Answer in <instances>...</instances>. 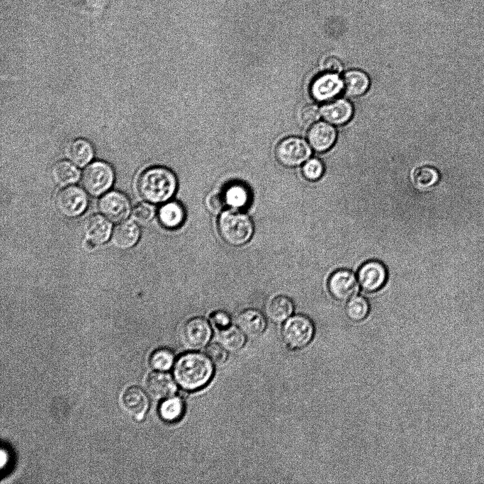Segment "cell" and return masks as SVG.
<instances>
[{
	"instance_id": "6da1fadb",
	"label": "cell",
	"mask_w": 484,
	"mask_h": 484,
	"mask_svg": "<svg viewBox=\"0 0 484 484\" xmlns=\"http://www.w3.org/2000/svg\"><path fill=\"white\" fill-rule=\"evenodd\" d=\"M208 356L198 352L181 355L174 366L176 383L183 389L193 391L206 386L211 380L214 368Z\"/></svg>"
},
{
	"instance_id": "7a4b0ae2",
	"label": "cell",
	"mask_w": 484,
	"mask_h": 484,
	"mask_svg": "<svg viewBox=\"0 0 484 484\" xmlns=\"http://www.w3.org/2000/svg\"><path fill=\"white\" fill-rule=\"evenodd\" d=\"M176 187L174 174L162 167L147 169L137 179L139 193L146 201L152 203L167 202L173 196Z\"/></svg>"
},
{
	"instance_id": "3957f363",
	"label": "cell",
	"mask_w": 484,
	"mask_h": 484,
	"mask_svg": "<svg viewBox=\"0 0 484 484\" xmlns=\"http://www.w3.org/2000/svg\"><path fill=\"white\" fill-rule=\"evenodd\" d=\"M218 229L222 239L233 247L242 246L249 241L254 232L250 217L240 210L223 211L218 220Z\"/></svg>"
},
{
	"instance_id": "277c9868",
	"label": "cell",
	"mask_w": 484,
	"mask_h": 484,
	"mask_svg": "<svg viewBox=\"0 0 484 484\" xmlns=\"http://www.w3.org/2000/svg\"><path fill=\"white\" fill-rule=\"evenodd\" d=\"M315 331L311 319L303 315H295L284 322L281 334L287 347L298 351L308 347L313 342Z\"/></svg>"
},
{
	"instance_id": "5b68a950",
	"label": "cell",
	"mask_w": 484,
	"mask_h": 484,
	"mask_svg": "<svg viewBox=\"0 0 484 484\" xmlns=\"http://www.w3.org/2000/svg\"><path fill=\"white\" fill-rule=\"evenodd\" d=\"M114 172L112 167L103 161H94L89 164L81 176L84 189L92 196H99L106 193L112 186Z\"/></svg>"
},
{
	"instance_id": "8992f818",
	"label": "cell",
	"mask_w": 484,
	"mask_h": 484,
	"mask_svg": "<svg viewBox=\"0 0 484 484\" xmlns=\"http://www.w3.org/2000/svg\"><path fill=\"white\" fill-rule=\"evenodd\" d=\"M58 212L67 218H74L86 210L89 198L86 191L77 186H67L57 193L55 199Z\"/></svg>"
},
{
	"instance_id": "52a82bcc",
	"label": "cell",
	"mask_w": 484,
	"mask_h": 484,
	"mask_svg": "<svg viewBox=\"0 0 484 484\" xmlns=\"http://www.w3.org/2000/svg\"><path fill=\"white\" fill-rule=\"evenodd\" d=\"M275 154L279 163L292 167L305 162L311 154V150L303 139L290 137L279 142Z\"/></svg>"
},
{
	"instance_id": "ba28073f",
	"label": "cell",
	"mask_w": 484,
	"mask_h": 484,
	"mask_svg": "<svg viewBox=\"0 0 484 484\" xmlns=\"http://www.w3.org/2000/svg\"><path fill=\"white\" fill-rule=\"evenodd\" d=\"M212 330L208 322L203 317H194L183 325L180 338L184 347L197 350L204 347L210 341Z\"/></svg>"
},
{
	"instance_id": "9c48e42d",
	"label": "cell",
	"mask_w": 484,
	"mask_h": 484,
	"mask_svg": "<svg viewBox=\"0 0 484 484\" xmlns=\"http://www.w3.org/2000/svg\"><path fill=\"white\" fill-rule=\"evenodd\" d=\"M130 206L126 195L118 191L105 193L99 201L101 213L115 223L123 221L129 216Z\"/></svg>"
},
{
	"instance_id": "30bf717a",
	"label": "cell",
	"mask_w": 484,
	"mask_h": 484,
	"mask_svg": "<svg viewBox=\"0 0 484 484\" xmlns=\"http://www.w3.org/2000/svg\"><path fill=\"white\" fill-rule=\"evenodd\" d=\"M327 286L330 295L340 301L351 299L356 296L359 291L356 276L349 269H339L332 274Z\"/></svg>"
},
{
	"instance_id": "8fae6325",
	"label": "cell",
	"mask_w": 484,
	"mask_h": 484,
	"mask_svg": "<svg viewBox=\"0 0 484 484\" xmlns=\"http://www.w3.org/2000/svg\"><path fill=\"white\" fill-rule=\"evenodd\" d=\"M113 227L111 220L103 215L89 216L83 227L86 244L91 247L106 243L111 237Z\"/></svg>"
},
{
	"instance_id": "7c38bea8",
	"label": "cell",
	"mask_w": 484,
	"mask_h": 484,
	"mask_svg": "<svg viewBox=\"0 0 484 484\" xmlns=\"http://www.w3.org/2000/svg\"><path fill=\"white\" fill-rule=\"evenodd\" d=\"M358 281L363 290L375 292L385 285L388 272L385 265L376 260L364 263L358 270Z\"/></svg>"
},
{
	"instance_id": "4fadbf2b",
	"label": "cell",
	"mask_w": 484,
	"mask_h": 484,
	"mask_svg": "<svg viewBox=\"0 0 484 484\" xmlns=\"http://www.w3.org/2000/svg\"><path fill=\"white\" fill-rule=\"evenodd\" d=\"M342 89V79L337 74L326 72L313 81L310 94L317 101H327L339 95Z\"/></svg>"
},
{
	"instance_id": "5bb4252c",
	"label": "cell",
	"mask_w": 484,
	"mask_h": 484,
	"mask_svg": "<svg viewBox=\"0 0 484 484\" xmlns=\"http://www.w3.org/2000/svg\"><path fill=\"white\" fill-rule=\"evenodd\" d=\"M146 388L152 398L162 400L174 395L176 391V384L171 375L159 371L152 372L148 376Z\"/></svg>"
},
{
	"instance_id": "9a60e30c",
	"label": "cell",
	"mask_w": 484,
	"mask_h": 484,
	"mask_svg": "<svg viewBox=\"0 0 484 484\" xmlns=\"http://www.w3.org/2000/svg\"><path fill=\"white\" fill-rule=\"evenodd\" d=\"M140 237V230L137 224L131 220H123L113 230L111 241L116 248L126 250L133 247Z\"/></svg>"
},
{
	"instance_id": "2e32d148",
	"label": "cell",
	"mask_w": 484,
	"mask_h": 484,
	"mask_svg": "<svg viewBox=\"0 0 484 484\" xmlns=\"http://www.w3.org/2000/svg\"><path fill=\"white\" fill-rule=\"evenodd\" d=\"M335 129L329 123L319 122L313 124L308 133V140L316 152L329 150L336 140Z\"/></svg>"
},
{
	"instance_id": "e0dca14e",
	"label": "cell",
	"mask_w": 484,
	"mask_h": 484,
	"mask_svg": "<svg viewBox=\"0 0 484 484\" xmlns=\"http://www.w3.org/2000/svg\"><path fill=\"white\" fill-rule=\"evenodd\" d=\"M237 324L242 332L251 338L260 336L266 327L264 315L258 310L253 308L242 311L237 318Z\"/></svg>"
},
{
	"instance_id": "ac0fdd59",
	"label": "cell",
	"mask_w": 484,
	"mask_h": 484,
	"mask_svg": "<svg viewBox=\"0 0 484 484\" xmlns=\"http://www.w3.org/2000/svg\"><path fill=\"white\" fill-rule=\"evenodd\" d=\"M126 412L137 420H141L148 410L150 401L146 393L138 387L129 388L123 395Z\"/></svg>"
},
{
	"instance_id": "d6986e66",
	"label": "cell",
	"mask_w": 484,
	"mask_h": 484,
	"mask_svg": "<svg viewBox=\"0 0 484 484\" xmlns=\"http://www.w3.org/2000/svg\"><path fill=\"white\" fill-rule=\"evenodd\" d=\"M320 113L327 122L341 125L351 119L353 115V108L348 101L337 99L323 106Z\"/></svg>"
},
{
	"instance_id": "ffe728a7",
	"label": "cell",
	"mask_w": 484,
	"mask_h": 484,
	"mask_svg": "<svg viewBox=\"0 0 484 484\" xmlns=\"http://www.w3.org/2000/svg\"><path fill=\"white\" fill-rule=\"evenodd\" d=\"M51 176L56 184L65 187L76 183L80 178L79 169L71 161H57L51 168Z\"/></svg>"
},
{
	"instance_id": "44dd1931",
	"label": "cell",
	"mask_w": 484,
	"mask_h": 484,
	"mask_svg": "<svg viewBox=\"0 0 484 484\" xmlns=\"http://www.w3.org/2000/svg\"><path fill=\"white\" fill-rule=\"evenodd\" d=\"M159 220L167 229H176L185 220V210L177 201H169L162 205L159 210Z\"/></svg>"
},
{
	"instance_id": "7402d4cb",
	"label": "cell",
	"mask_w": 484,
	"mask_h": 484,
	"mask_svg": "<svg viewBox=\"0 0 484 484\" xmlns=\"http://www.w3.org/2000/svg\"><path fill=\"white\" fill-rule=\"evenodd\" d=\"M342 81L346 93L354 97L359 96L366 93L370 84L367 74L357 69L346 72L342 77Z\"/></svg>"
},
{
	"instance_id": "603a6c76",
	"label": "cell",
	"mask_w": 484,
	"mask_h": 484,
	"mask_svg": "<svg viewBox=\"0 0 484 484\" xmlns=\"http://www.w3.org/2000/svg\"><path fill=\"white\" fill-rule=\"evenodd\" d=\"M293 309V303L288 297L278 295L269 301L266 308V314L274 322L281 323L291 316Z\"/></svg>"
},
{
	"instance_id": "cb8c5ba5",
	"label": "cell",
	"mask_w": 484,
	"mask_h": 484,
	"mask_svg": "<svg viewBox=\"0 0 484 484\" xmlns=\"http://www.w3.org/2000/svg\"><path fill=\"white\" fill-rule=\"evenodd\" d=\"M67 155L75 165L84 167L91 160L94 156V149L87 140L77 138L67 145Z\"/></svg>"
},
{
	"instance_id": "d4e9b609",
	"label": "cell",
	"mask_w": 484,
	"mask_h": 484,
	"mask_svg": "<svg viewBox=\"0 0 484 484\" xmlns=\"http://www.w3.org/2000/svg\"><path fill=\"white\" fill-rule=\"evenodd\" d=\"M223 195L226 205L235 210H242L247 207L251 200L249 188L241 183L229 185Z\"/></svg>"
},
{
	"instance_id": "484cf974",
	"label": "cell",
	"mask_w": 484,
	"mask_h": 484,
	"mask_svg": "<svg viewBox=\"0 0 484 484\" xmlns=\"http://www.w3.org/2000/svg\"><path fill=\"white\" fill-rule=\"evenodd\" d=\"M245 334L237 327L230 325L220 330L218 340L220 344L230 352H237L245 343Z\"/></svg>"
},
{
	"instance_id": "4316f807",
	"label": "cell",
	"mask_w": 484,
	"mask_h": 484,
	"mask_svg": "<svg viewBox=\"0 0 484 484\" xmlns=\"http://www.w3.org/2000/svg\"><path fill=\"white\" fill-rule=\"evenodd\" d=\"M74 9L87 18H99L108 9L111 0H69Z\"/></svg>"
},
{
	"instance_id": "83f0119b",
	"label": "cell",
	"mask_w": 484,
	"mask_h": 484,
	"mask_svg": "<svg viewBox=\"0 0 484 484\" xmlns=\"http://www.w3.org/2000/svg\"><path fill=\"white\" fill-rule=\"evenodd\" d=\"M184 410V401L177 396H171L164 400L159 409L161 417L169 422L179 421L182 417Z\"/></svg>"
},
{
	"instance_id": "f1b7e54d",
	"label": "cell",
	"mask_w": 484,
	"mask_h": 484,
	"mask_svg": "<svg viewBox=\"0 0 484 484\" xmlns=\"http://www.w3.org/2000/svg\"><path fill=\"white\" fill-rule=\"evenodd\" d=\"M412 182L418 188H427L435 185L439 179V174L434 167L421 166L412 174Z\"/></svg>"
},
{
	"instance_id": "f546056e",
	"label": "cell",
	"mask_w": 484,
	"mask_h": 484,
	"mask_svg": "<svg viewBox=\"0 0 484 484\" xmlns=\"http://www.w3.org/2000/svg\"><path fill=\"white\" fill-rule=\"evenodd\" d=\"M370 310L368 300L362 296H354L347 303L345 312L347 317L353 322L363 321Z\"/></svg>"
},
{
	"instance_id": "4dcf8cb0",
	"label": "cell",
	"mask_w": 484,
	"mask_h": 484,
	"mask_svg": "<svg viewBox=\"0 0 484 484\" xmlns=\"http://www.w3.org/2000/svg\"><path fill=\"white\" fill-rule=\"evenodd\" d=\"M174 362V354L171 350L161 348L154 351L150 359L151 366L157 371H164L170 369Z\"/></svg>"
},
{
	"instance_id": "1f68e13d",
	"label": "cell",
	"mask_w": 484,
	"mask_h": 484,
	"mask_svg": "<svg viewBox=\"0 0 484 484\" xmlns=\"http://www.w3.org/2000/svg\"><path fill=\"white\" fill-rule=\"evenodd\" d=\"M155 214V206L153 203L147 201L137 204L131 212V217L135 222L146 224L154 218Z\"/></svg>"
},
{
	"instance_id": "d6a6232c",
	"label": "cell",
	"mask_w": 484,
	"mask_h": 484,
	"mask_svg": "<svg viewBox=\"0 0 484 484\" xmlns=\"http://www.w3.org/2000/svg\"><path fill=\"white\" fill-rule=\"evenodd\" d=\"M304 177L309 181L318 180L324 173V166L320 160L313 158L308 160L302 168Z\"/></svg>"
},
{
	"instance_id": "836d02e7",
	"label": "cell",
	"mask_w": 484,
	"mask_h": 484,
	"mask_svg": "<svg viewBox=\"0 0 484 484\" xmlns=\"http://www.w3.org/2000/svg\"><path fill=\"white\" fill-rule=\"evenodd\" d=\"M225 205L223 195L218 192L209 193L205 199L206 209L214 215L222 213Z\"/></svg>"
},
{
	"instance_id": "e575fe53",
	"label": "cell",
	"mask_w": 484,
	"mask_h": 484,
	"mask_svg": "<svg viewBox=\"0 0 484 484\" xmlns=\"http://www.w3.org/2000/svg\"><path fill=\"white\" fill-rule=\"evenodd\" d=\"M227 351L225 349L218 344H210L206 351L208 358L217 366H221L226 361L227 358Z\"/></svg>"
},
{
	"instance_id": "d590c367",
	"label": "cell",
	"mask_w": 484,
	"mask_h": 484,
	"mask_svg": "<svg viewBox=\"0 0 484 484\" xmlns=\"http://www.w3.org/2000/svg\"><path fill=\"white\" fill-rule=\"evenodd\" d=\"M299 118L302 125L309 126L319 118V110L314 104H306L300 109Z\"/></svg>"
},
{
	"instance_id": "8d00e7d4",
	"label": "cell",
	"mask_w": 484,
	"mask_h": 484,
	"mask_svg": "<svg viewBox=\"0 0 484 484\" xmlns=\"http://www.w3.org/2000/svg\"><path fill=\"white\" fill-rule=\"evenodd\" d=\"M210 320L211 324L219 330L227 327L231 322L230 315L221 310L214 311L211 314Z\"/></svg>"
},
{
	"instance_id": "74e56055",
	"label": "cell",
	"mask_w": 484,
	"mask_h": 484,
	"mask_svg": "<svg viewBox=\"0 0 484 484\" xmlns=\"http://www.w3.org/2000/svg\"><path fill=\"white\" fill-rule=\"evenodd\" d=\"M323 67L327 72L337 74L342 70V65L339 59L335 57H329L323 62Z\"/></svg>"
}]
</instances>
